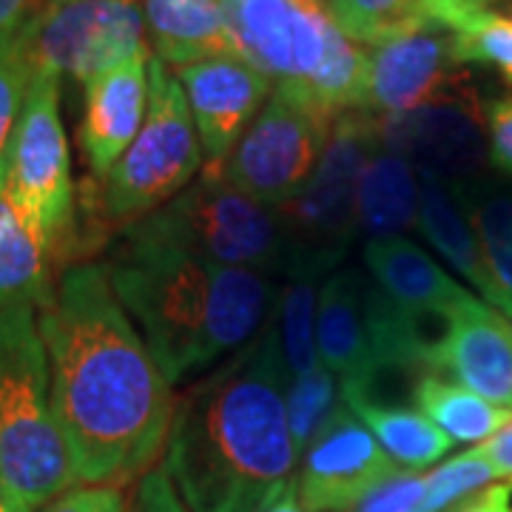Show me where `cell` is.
I'll return each mask as SVG.
<instances>
[{
    "label": "cell",
    "instance_id": "1",
    "mask_svg": "<svg viewBox=\"0 0 512 512\" xmlns=\"http://www.w3.org/2000/svg\"><path fill=\"white\" fill-rule=\"evenodd\" d=\"M37 328L74 478L120 487L154 470L174 421V393L120 305L109 268H69Z\"/></svg>",
    "mask_w": 512,
    "mask_h": 512
},
{
    "label": "cell",
    "instance_id": "2",
    "mask_svg": "<svg viewBox=\"0 0 512 512\" xmlns=\"http://www.w3.org/2000/svg\"><path fill=\"white\" fill-rule=\"evenodd\" d=\"M274 322V319H271ZM274 325L174 404L165 470L188 512H268L299 461Z\"/></svg>",
    "mask_w": 512,
    "mask_h": 512
},
{
    "label": "cell",
    "instance_id": "3",
    "mask_svg": "<svg viewBox=\"0 0 512 512\" xmlns=\"http://www.w3.org/2000/svg\"><path fill=\"white\" fill-rule=\"evenodd\" d=\"M106 268L171 387L248 348L279 299L271 274L205 262L140 222L128 225Z\"/></svg>",
    "mask_w": 512,
    "mask_h": 512
},
{
    "label": "cell",
    "instance_id": "4",
    "mask_svg": "<svg viewBox=\"0 0 512 512\" xmlns=\"http://www.w3.org/2000/svg\"><path fill=\"white\" fill-rule=\"evenodd\" d=\"M234 52L276 92L336 117L365 111L367 52L330 15L325 0H220Z\"/></svg>",
    "mask_w": 512,
    "mask_h": 512
},
{
    "label": "cell",
    "instance_id": "5",
    "mask_svg": "<svg viewBox=\"0 0 512 512\" xmlns=\"http://www.w3.org/2000/svg\"><path fill=\"white\" fill-rule=\"evenodd\" d=\"M72 484L35 305L0 308V487L12 512H35Z\"/></svg>",
    "mask_w": 512,
    "mask_h": 512
},
{
    "label": "cell",
    "instance_id": "6",
    "mask_svg": "<svg viewBox=\"0 0 512 512\" xmlns=\"http://www.w3.org/2000/svg\"><path fill=\"white\" fill-rule=\"evenodd\" d=\"M137 222L148 234L225 268L276 276L291 254L282 211L228 183L214 163L202 165L183 194Z\"/></svg>",
    "mask_w": 512,
    "mask_h": 512
},
{
    "label": "cell",
    "instance_id": "7",
    "mask_svg": "<svg viewBox=\"0 0 512 512\" xmlns=\"http://www.w3.org/2000/svg\"><path fill=\"white\" fill-rule=\"evenodd\" d=\"M202 143L180 77L148 60V111L140 134L103 180L100 208L111 222L143 220L183 194L202 168Z\"/></svg>",
    "mask_w": 512,
    "mask_h": 512
},
{
    "label": "cell",
    "instance_id": "8",
    "mask_svg": "<svg viewBox=\"0 0 512 512\" xmlns=\"http://www.w3.org/2000/svg\"><path fill=\"white\" fill-rule=\"evenodd\" d=\"M3 185L52 256L74 225L72 154L60 120V77L55 74H32L6 151Z\"/></svg>",
    "mask_w": 512,
    "mask_h": 512
},
{
    "label": "cell",
    "instance_id": "9",
    "mask_svg": "<svg viewBox=\"0 0 512 512\" xmlns=\"http://www.w3.org/2000/svg\"><path fill=\"white\" fill-rule=\"evenodd\" d=\"M379 148L382 137L376 114L353 109L333 117L328 143L311 180L279 208L291 234V254L311 256L328 271L339 265L356 234V194L362 171Z\"/></svg>",
    "mask_w": 512,
    "mask_h": 512
},
{
    "label": "cell",
    "instance_id": "10",
    "mask_svg": "<svg viewBox=\"0 0 512 512\" xmlns=\"http://www.w3.org/2000/svg\"><path fill=\"white\" fill-rule=\"evenodd\" d=\"M143 0H49L18 37L32 72L92 83L148 52Z\"/></svg>",
    "mask_w": 512,
    "mask_h": 512
},
{
    "label": "cell",
    "instance_id": "11",
    "mask_svg": "<svg viewBox=\"0 0 512 512\" xmlns=\"http://www.w3.org/2000/svg\"><path fill=\"white\" fill-rule=\"evenodd\" d=\"M333 117L276 92L220 165L222 177L265 205L282 208L305 188L328 143Z\"/></svg>",
    "mask_w": 512,
    "mask_h": 512
},
{
    "label": "cell",
    "instance_id": "12",
    "mask_svg": "<svg viewBox=\"0 0 512 512\" xmlns=\"http://www.w3.org/2000/svg\"><path fill=\"white\" fill-rule=\"evenodd\" d=\"M382 146L404 157L421 177L461 185L478 180L490 163L487 117L464 74L416 109L376 117Z\"/></svg>",
    "mask_w": 512,
    "mask_h": 512
},
{
    "label": "cell",
    "instance_id": "13",
    "mask_svg": "<svg viewBox=\"0 0 512 512\" xmlns=\"http://www.w3.org/2000/svg\"><path fill=\"white\" fill-rule=\"evenodd\" d=\"M399 470L402 467L390 461L365 421L345 407L302 453L296 498L308 512H348Z\"/></svg>",
    "mask_w": 512,
    "mask_h": 512
},
{
    "label": "cell",
    "instance_id": "14",
    "mask_svg": "<svg viewBox=\"0 0 512 512\" xmlns=\"http://www.w3.org/2000/svg\"><path fill=\"white\" fill-rule=\"evenodd\" d=\"M177 77L200 134L205 163H222L274 94V83L237 55L191 63L177 69Z\"/></svg>",
    "mask_w": 512,
    "mask_h": 512
},
{
    "label": "cell",
    "instance_id": "15",
    "mask_svg": "<svg viewBox=\"0 0 512 512\" xmlns=\"http://www.w3.org/2000/svg\"><path fill=\"white\" fill-rule=\"evenodd\" d=\"M367 52L365 111L393 117L416 109L461 77L450 35L424 23Z\"/></svg>",
    "mask_w": 512,
    "mask_h": 512
},
{
    "label": "cell",
    "instance_id": "16",
    "mask_svg": "<svg viewBox=\"0 0 512 512\" xmlns=\"http://www.w3.org/2000/svg\"><path fill=\"white\" fill-rule=\"evenodd\" d=\"M433 373H447L481 399L512 410V322L473 296L450 313Z\"/></svg>",
    "mask_w": 512,
    "mask_h": 512
},
{
    "label": "cell",
    "instance_id": "17",
    "mask_svg": "<svg viewBox=\"0 0 512 512\" xmlns=\"http://www.w3.org/2000/svg\"><path fill=\"white\" fill-rule=\"evenodd\" d=\"M86 89L80 148L97 177H109L117 160L140 134L148 111V52L117 63Z\"/></svg>",
    "mask_w": 512,
    "mask_h": 512
},
{
    "label": "cell",
    "instance_id": "18",
    "mask_svg": "<svg viewBox=\"0 0 512 512\" xmlns=\"http://www.w3.org/2000/svg\"><path fill=\"white\" fill-rule=\"evenodd\" d=\"M365 265L387 299L413 311H453L476 296L404 237L367 239Z\"/></svg>",
    "mask_w": 512,
    "mask_h": 512
},
{
    "label": "cell",
    "instance_id": "19",
    "mask_svg": "<svg viewBox=\"0 0 512 512\" xmlns=\"http://www.w3.org/2000/svg\"><path fill=\"white\" fill-rule=\"evenodd\" d=\"M370 279L356 268H342L322 282L316 311V353L339 379L359 376L370 365L367 299Z\"/></svg>",
    "mask_w": 512,
    "mask_h": 512
},
{
    "label": "cell",
    "instance_id": "20",
    "mask_svg": "<svg viewBox=\"0 0 512 512\" xmlns=\"http://www.w3.org/2000/svg\"><path fill=\"white\" fill-rule=\"evenodd\" d=\"M143 15L151 46L168 69L237 55L220 0H143Z\"/></svg>",
    "mask_w": 512,
    "mask_h": 512
},
{
    "label": "cell",
    "instance_id": "21",
    "mask_svg": "<svg viewBox=\"0 0 512 512\" xmlns=\"http://www.w3.org/2000/svg\"><path fill=\"white\" fill-rule=\"evenodd\" d=\"M419 228L427 242L439 251L447 265L461 274L487 305L501 311V293L495 288L490 268L478 245L476 228L467 217V208L450 183L419 174Z\"/></svg>",
    "mask_w": 512,
    "mask_h": 512
},
{
    "label": "cell",
    "instance_id": "22",
    "mask_svg": "<svg viewBox=\"0 0 512 512\" xmlns=\"http://www.w3.org/2000/svg\"><path fill=\"white\" fill-rule=\"evenodd\" d=\"M419 171L404 157L379 148L362 171L356 194V231L370 239L402 237L419 225Z\"/></svg>",
    "mask_w": 512,
    "mask_h": 512
},
{
    "label": "cell",
    "instance_id": "23",
    "mask_svg": "<svg viewBox=\"0 0 512 512\" xmlns=\"http://www.w3.org/2000/svg\"><path fill=\"white\" fill-rule=\"evenodd\" d=\"M424 20L450 35L458 66H490L512 83V18L478 0H424Z\"/></svg>",
    "mask_w": 512,
    "mask_h": 512
},
{
    "label": "cell",
    "instance_id": "24",
    "mask_svg": "<svg viewBox=\"0 0 512 512\" xmlns=\"http://www.w3.org/2000/svg\"><path fill=\"white\" fill-rule=\"evenodd\" d=\"M330 274L322 262L311 256L288 254L285 285L276 299L274 328L279 336L282 365L288 382L308 373L316 362V311H319V279Z\"/></svg>",
    "mask_w": 512,
    "mask_h": 512
},
{
    "label": "cell",
    "instance_id": "25",
    "mask_svg": "<svg viewBox=\"0 0 512 512\" xmlns=\"http://www.w3.org/2000/svg\"><path fill=\"white\" fill-rule=\"evenodd\" d=\"M46 262L49 251L6 194L0 168V308L20 302L46 308L55 293L49 288Z\"/></svg>",
    "mask_w": 512,
    "mask_h": 512
},
{
    "label": "cell",
    "instance_id": "26",
    "mask_svg": "<svg viewBox=\"0 0 512 512\" xmlns=\"http://www.w3.org/2000/svg\"><path fill=\"white\" fill-rule=\"evenodd\" d=\"M453 188L467 208L484 262L501 293V313L512 319V188L481 177Z\"/></svg>",
    "mask_w": 512,
    "mask_h": 512
},
{
    "label": "cell",
    "instance_id": "27",
    "mask_svg": "<svg viewBox=\"0 0 512 512\" xmlns=\"http://www.w3.org/2000/svg\"><path fill=\"white\" fill-rule=\"evenodd\" d=\"M413 404L421 416H427L450 439L470 444H484L512 421V410L481 399L461 384L441 379L439 373L421 376Z\"/></svg>",
    "mask_w": 512,
    "mask_h": 512
},
{
    "label": "cell",
    "instance_id": "28",
    "mask_svg": "<svg viewBox=\"0 0 512 512\" xmlns=\"http://www.w3.org/2000/svg\"><path fill=\"white\" fill-rule=\"evenodd\" d=\"M350 413L365 421V427L373 433V439L379 441V447L390 456V461L410 473L439 464L453 447V439L413 407L362 404V407H353Z\"/></svg>",
    "mask_w": 512,
    "mask_h": 512
},
{
    "label": "cell",
    "instance_id": "29",
    "mask_svg": "<svg viewBox=\"0 0 512 512\" xmlns=\"http://www.w3.org/2000/svg\"><path fill=\"white\" fill-rule=\"evenodd\" d=\"M285 404H288V424L299 458L322 436L330 421L348 407L342 396V379L322 362H316L308 373L288 382Z\"/></svg>",
    "mask_w": 512,
    "mask_h": 512
},
{
    "label": "cell",
    "instance_id": "30",
    "mask_svg": "<svg viewBox=\"0 0 512 512\" xmlns=\"http://www.w3.org/2000/svg\"><path fill=\"white\" fill-rule=\"evenodd\" d=\"M336 26L362 46L373 49L393 37L424 26V0H325Z\"/></svg>",
    "mask_w": 512,
    "mask_h": 512
},
{
    "label": "cell",
    "instance_id": "31",
    "mask_svg": "<svg viewBox=\"0 0 512 512\" xmlns=\"http://www.w3.org/2000/svg\"><path fill=\"white\" fill-rule=\"evenodd\" d=\"M498 476L490 467V461L481 456V450L473 447L456 458H447L430 476H424V501L421 512H444L453 504L464 501L467 495L478 493L484 487L495 484Z\"/></svg>",
    "mask_w": 512,
    "mask_h": 512
},
{
    "label": "cell",
    "instance_id": "32",
    "mask_svg": "<svg viewBox=\"0 0 512 512\" xmlns=\"http://www.w3.org/2000/svg\"><path fill=\"white\" fill-rule=\"evenodd\" d=\"M32 66L23 55L20 43H12L0 52V168L6 163V151L18 126L23 100L32 83Z\"/></svg>",
    "mask_w": 512,
    "mask_h": 512
},
{
    "label": "cell",
    "instance_id": "33",
    "mask_svg": "<svg viewBox=\"0 0 512 512\" xmlns=\"http://www.w3.org/2000/svg\"><path fill=\"white\" fill-rule=\"evenodd\" d=\"M421 501H424V476L399 470L396 476L373 487L348 512H421Z\"/></svg>",
    "mask_w": 512,
    "mask_h": 512
},
{
    "label": "cell",
    "instance_id": "34",
    "mask_svg": "<svg viewBox=\"0 0 512 512\" xmlns=\"http://www.w3.org/2000/svg\"><path fill=\"white\" fill-rule=\"evenodd\" d=\"M43 512H128L123 490L114 484H86L55 498Z\"/></svg>",
    "mask_w": 512,
    "mask_h": 512
},
{
    "label": "cell",
    "instance_id": "35",
    "mask_svg": "<svg viewBox=\"0 0 512 512\" xmlns=\"http://www.w3.org/2000/svg\"><path fill=\"white\" fill-rule=\"evenodd\" d=\"M128 512H188L165 467H154L137 481Z\"/></svg>",
    "mask_w": 512,
    "mask_h": 512
},
{
    "label": "cell",
    "instance_id": "36",
    "mask_svg": "<svg viewBox=\"0 0 512 512\" xmlns=\"http://www.w3.org/2000/svg\"><path fill=\"white\" fill-rule=\"evenodd\" d=\"M487 137H490V163L512 177V94L495 97L484 106Z\"/></svg>",
    "mask_w": 512,
    "mask_h": 512
},
{
    "label": "cell",
    "instance_id": "37",
    "mask_svg": "<svg viewBox=\"0 0 512 512\" xmlns=\"http://www.w3.org/2000/svg\"><path fill=\"white\" fill-rule=\"evenodd\" d=\"M49 0H0V52L18 43Z\"/></svg>",
    "mask_w": 512,
    "mask_h": 512
},
{
    "label": "cell",
    "instance_id": "38",
    "mask_svg": "<svg viewBox=\"0 0 512 512\" xmlns=\"http://www.w3.org/2000/svg\"><path fill=\"white\" fill-rule=\"evenodd\" d=\"M444 512H512V481H495Z\"/></svg>",
    "mask_w": 512,
    "mask_h": 512
},
{
    "label": "cell",
    "instance_id": "39",
    "mask_svg": "<svg viewBox=\"0 0 512 512\" xmlns=\"http://www.w3.org/2000/svg\"><path fill=\"white\" fill-rule=\"evenodd\" d=\"M478 450L490 461L498 481H512V421L504 430H498L493 439L478 444Z\"/></svg>",
    "mask_w": 512,
    "mask_h": 512
},
{
    "label": "cell",
    "instance_id": "40",
    "mask_svg": "<svg viewBox=\"0 0 512 512\" xmlns=\"http://www.w3.org/2000/svg\"><path fill=\"white\" fill-rule=\"evenodd\" d=\"M268 512H308L302 504H299V498H296V490H291V493L285 495L282 501H276L274 507Z\"/></svg>",
    "mask_w": 512,
    "mask_h": 512
},
{
    "label": "cell",
    "instance_id": "41",
    "mask_svg": "<svg viewBox=\"0 0 512 512\" xmlns=\"http://www.w3.org/2000/svg\"><path fill=\"white\" fill-rule=\"evenodd\" d=\"M0 512H12V507H9V498H6V493H3V487H0Z\"/></svg>",
    "mask_w": 512,
    "mask_h": 512
},
{
    "label": "cell",
    "instance_id": "42",
    "mask_svg": "<svg viewBox=\"0 0 512 512\" xmlns=\"http://www.w3.org/2000/svg\"><path fill=\"white\" fill-rule=\"evenodd\" d=\"M478 3H487V6H490V3H493V0H478Z\"/></svg>",
    "mask_w": 512,
    "mask_h": 512
}]
</instances>
